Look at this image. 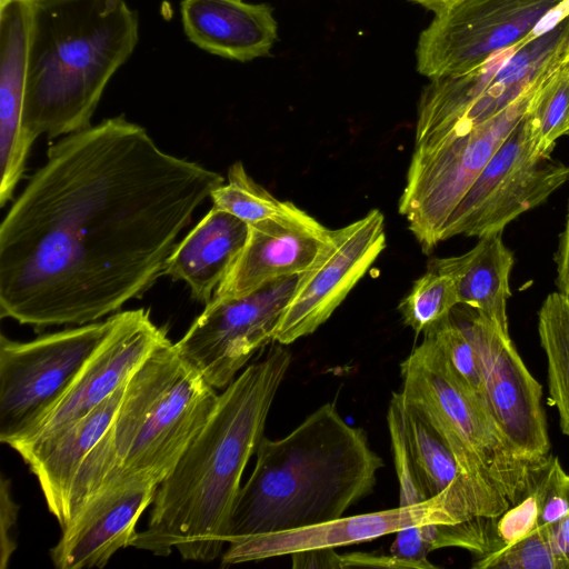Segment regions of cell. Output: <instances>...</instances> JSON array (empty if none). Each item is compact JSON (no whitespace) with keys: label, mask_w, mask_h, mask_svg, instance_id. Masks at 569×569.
I'll return each mask as SVG.
<instances>
[{"label":"cell","mask_w":569,"mask_h":569,"mask_svg":"<svg viewBox=\"0 0 569 569\" xmlns=\"http://www.w3.org/2000/svg\"><path fill=\"white\" fill-rule=\"evenodd\" d=\"M224 179L123 116L66 134L0 224V316L82 326L140 298Z\"/></svg>","instance_id":"6da1fadb"},{"label":"cell","mask_w":569,"mask_h":569,"mask_svg":"<svg viewBox=\"0 0 569 569\" xmlns=\"http://www.w3.org/2000/svg\"><path fill=\"white\" fill-rule=\"evenodd\" d=\"M290 363V352L279 343L224 388L206 425L159 485L147 527L134 535L131 547L156 556L177 549L192 561L220 556L243 470L263 438Z\"/></svg>","instance_id":"7a4b0ae2"},{"label":"cell","mask_w":569,"mask_h":569,"mask_svg":"<svg viewBox=\"0 0 569 569\" xmlns=\"http://www.w3.org/2000/svg\"><path fill=\"white\" fill-rule=\"evenodd\" d=\"M382 467L367 432L327 402L283 438L261 439L226 542L339 518L372 492Z\"/></svg>","instance_id":"3957f363"},{"label":"cell","mask_w":569,"mask_h":569,"mask_svg":"<svg viewBox=\"0 0 569 569\" xmlns=\"http://www.w3.org/2000/svg\"><path fill=\"white\" fill-rule=\"evenodd\" d=\"M218 397L174 343L154 349L127 380L112 422L80 465L68 522L98 492L132 482L159 486L210 418Z\"/></svg>","instance_id":"277c9868"},{"label":"cell","mask_w":569,"mask_h":569,"mask_svg":"<svg viewBox=\"0 0 569 569\" xmlns=\"http://www.w3.org/2000/svg\"><path fill=\"white\" fill-rule=\"evenodd\" d=\"M23 124L29 138L91 126L107 84L138 43L123 0H34Z\"/></svg>","instance_id":"5b68a950"},{"label":"cell","mask_w":569,"mask_h":569,"mask_svg":"<svg viewBox=\"0 0 569 569\" xmlns=\"http://www.w3.org/2000/svg\"><path fill=\"white\" fill-rule=\"evenodd\" d=\"M402 397L430 422L478 489L510 506L522 499L546 463L522 457L462 387L430 333L400 363Z\"/></svg>","instance_id":"8992f818"},{"label":"cell","mask_w":569,"mask_h":569,"mask_svg":"<svg viewBox=\"0 0 569 569\" xmlns=\"http://www.w3.org/2000/svg\"><path fill=\"white\" fill-rule=\"evenodd\" d=\"M552 74L492 119L415 148L398 209L426 253L440 242L452 211Z\"/></svg>","instance_id":"52a82bcc"},{"label":"cell","mask_w":569,"mask_h":569,"mask_svg":"<svg viewBox=\"0 0 569 569\" xmlns=\"http://www.w3.org/2000/svg\"><path fill=\"white\" fill-rule=\"evenodd\" d=\"M104 321L31 341L0 338V440L9 445L68 390L111 327Z\"/></svg>","instance_id":"ba28073f"},{"label":"cell","mask_w":569,"mask_h":569,"mask_svg":"<svg viewBox=\"0 0 569 569\" xmlns=\"http://www.w3.org/2000/svg\"><path fill=\"white\" fill-rule=\"evenodd\" d=\"M526 116L452 211L440 241L459 234L481 238L502 232L569 181L568 166L551 156L535 153Z\"/></svg>","instance_id":"9c48e42d"},{"label":"cell","mask_w":569,"mask_h":569,"mask_svg":"<svg viewBox=\"0 0 569 569\" xmlns=\"http://www.w3.org/2000/svg\"><path fill=\"white\" fill-rule=\"evenodd\" d=\"M300 274L274 280L238 298H214L174 343L214 389L226 388L273 333Z\"/></svg>","instance_id":"30bf717a"},{"label":"cell","mask_w":569,"mask_h":569,"mask_svg":"<svg viewBox=\"0 0 569 569\" xmlns=\"http://www.w3.org/2000/svg\"><path fill=\"white\" fill-rule=\"evenodd\" d=\"M563 0H459L435 13L417 46L430 80L463 74L527 36Z\"/></svg>","instance_id":"8fae6325"},{"label":"cell","mask_w":569,"mask_h":569,"mask_svg":"<svg viewBox=\"0 0 569 569\" xmlns=\"http://www.w3.org/2000/svg\"><path fill=\"white\" fill-rule=\"evenodd\" d=\"M450 315L476 348L489 417L522 457L545 461L550 455V441L541 402L542 388L529 372L510 336L465 305H457Z\"/></svg>","instance_id":"7c38bea8"},{"label":"cell","mask_w":569,"mask_h":569,"mask_svg":"<svg viewBox=\"0 0 569 569\" xmlns=\"http://www.w3.org/2000/svg\"><path fill=\"white\" fill-rule=\"evenodd\" d=\"M387 246L385 217L378 209L331 237L300 279L277 323L273 342L287 346L323 325Z\"/></svg>","instance_id":"4fadbf2b"},{"label":"cell","mask_w":569,"mask_h":569,"mask_svg":"<svg viewBox=\"0 0 569 569\" xmlns=\"http://www.w3.org/2000/svg\"><path fill=\"white\" fill-rule=\"evenodd\" d=\"M102 341L62 397L8 446L21 453L91 412L109 398L159 346L167 329L140 308L113 313Z\"/></svg>","instance_id":"5bb4252c"},{"label":"cell","mask_w":569,"mask_h":569,"mask_svg":"<svg viewBox=\"0 0 569 569\" xmlns=\"http://www.w3.org/2000/svg\"><path fill=\"white\" fill-rule=\"evenodd\" d=\"M461 522L450 511L448 496L425 502L355 516H341L308 527L234 539L222 555L223 565L259 561L316 548L367 542L412 526Z\"/></svg>","instance_id":"9a60e30c"},{"label":"cell","mask_w":569,"mask_h":569,"mask_svg":"<svg viewBox=\"0 0 569 569\" xmlns=\"http://www.w3.org/2000/svg\"><path fill=\"white\" fill-rule=\"evenodd\" d=\"M248 226L247 241L214 298L247 296L274 280L303 273L332 231L291 201L279 214Z\"/></svg>","instance_id":"2e32d148"},{"label":"cell","mask_w":569,"mask_h":569,"mask_svg":"<svg viewBox=\"0 0 569 569\" xmlns=\"http://www.w3.org/2000/svg\"><path fill=\"white\" fill-rule=\"evenodd\" d=\"M158 485L132 482L96 493L61 529L50 556L59 569L103 568L130 546L138 519L153 502Z\"/></svg>","instance_id":"e0dca14e"},{"label":"cell","mask_w":569,"mask_h":569,"mask_svg":"<svg viewBox=\"0 0 569 569\" xmlns=\"http://www.w3.org/2000/svg\"><path fill=\"white\" fill-rule=\"evenodd\" d=\"M32 7L24 0L0 6V204L11 200L33 141L23 124Z\"/></svg>","instance_id":"ac0fdd59"},{"label":"cell","mask_w":569,"mask_h":569,"mask_svg":"<svg viewBox=\"0 0 569 569\" xmlns=\"http://www.w3.org/2000/svg\"><path fill=\"white\" fill-rule=\"evenodd\" d=\"M405 438L420 482L428 496H448L449 507L459 521L497 518L510 507L478 489L462 473L453 453L422 413L401 392H393Z\"/></svg>","instance_id":"d6986e66"},{"label":"cell","mask_w":569,"mask_h":569,"mask_svg":"<svg viewBox=\"0 0 569 569\" xmlns=\"http://www.w3.org/2000/svg\"><path fill=\"white\" fill-rule=\"evenodd\" d=\"M187 38L198 48L226 59L250 61L267 56L278 36L272 9L243 0H182Z\"/></svg>","instance_id":"ffe728a7"},{"label":"cell","mask_w":569,"mask_h":569,"mask_svg":"<svg viewBox=\"0 0 569 569\" xmlns=\"http://www.w3.org/2000/svg\"><path fill=\"white\" fill-rule=\"evenodd\" d=\"M127 381L81 419L26 449L21 458L38 479L49 511L63 529L77 471L113 420Z\"/></svg>","instance_id":"44dd1931"},{"label":"cell","mask_w":569,"mask_h":569,"mask_svg":"<svg viewBox=\"0 0 569 569\" xmlns=\"http://www.w3.org/2000/svg\"><path fill=\"white\" fill-rule=\"evenodd\" d=\"M248 231L247 222L212 207L176 246L166 261L163 274L186 282L194 300L209 303L242 250Z\"/></svg>","instance_id":"7402d4cb"},{"label":"cell","mask_w":569,"mask_h":569,"mask_svg":"<svg viewBox=\"0 0 569 569\" xmlns=\"http://www.w3.org/2000/svg\"><path fill=\"white\" fill-rule=\"evenodd\" d=\"M501 234L479 238L472 249L460 256L433 258L427 269L448 276L455 283L459 305L477 310L509 336L507 303L515 256Z\"/></svg>","instance_id":"603a6c76"},{"label":"cell","mask_w":569,"mask_h":569,"mask_svg":"<svg viewBox=\"0 0 569 569\" xmlns=\"http://www.w3.org/2000/svg\"><path fill=\"white\" fill-rule=\"evenodd\" d=\"M538 333L547 359L548 390L561 431L569 437V297L547 296L538 312Z\"/></svg>","instance_id":"cb8c5ba5"},{"label":"cell","mask_w":569,"mask_h":569,"mask_svg":"<svg viewBox=\"0 0 569 569\" xmlns=\"http://www.w3.org/2000/svg\"><path fill=\"white\" fill-rule=\"evenodd\" d=\"M569 118V73L561 66L538 91L526 120L531 146L538 156H551L556 141L565 136Z\"/></svg>","instance_id":"d4e9b609"},{"label":"cell","mask_w":569,"mask_h":569,"mask_svg":"<svg viewBox=\"0 0 569 569\" xmlns=\"http://www.w3.org/2000/svg\"><path fill=\"white\" fill-rule=\"evenodd\" d=\"M457 305L459 299L453 281L427 269L401 299L398 311L407 327L416 335H425L448 318Z\"/></svg>","instance_id":"484cf974"},{"label":"cell","mask_w":569,"mask_h":569,"mask_svg":"<svg viewBox=\"0 0 569 569\" xmlns=\"http://www.w3.org/2000/svg\"><path fill=\"white\" fill-rule=\"evenodd\" d=\"M227 180V183L211 192L213 207L236 216L248 224L279 214L289 203L278 200L257 183L247 173L241 161L229 167Z\"/></svg>","instance_id":"4316f807"},{"label":"cell","mask_w":569,"mask_h":569,"mask_svg":"<svg viewBox=\"0 0 569 569\" xmlns=\"http://www.w3.org/2000/svg\"><path fill=\"white\" fill-rule=\"evenodd\" d=\"M426 333L435 338L455 377L486 410L478 355L462 328L450 315Z\"/></svg>","instance_id":"83f0119b"},{"label":"cell","mask_w":569,"mask_h":569,"mask_svg":"<svg viewBox=\"0 0 569 569\" xmlns=\"http://www.w3.org/2000/svg\"><path fill=\"white\" fill-rule=\"evenodd\" d=\"M475 569H560L547 528H537L521 540L475 559Z\"/></svg>","instance_id":"f1b7e54d"},{"label":"cell","mask_w":569,"mask_h":569,"mask_svg":"<svg viewBox=\"0 0 569 569\" xmlns=\"http://www.w3.org/2000/svg\"><path fill=\"white\" fill-rule=\"evenodd\" d=\"M539 515L540 476L522 499L492 519L491 547L488 553L506 548L533 532L539 528Z\"/></svg>","instance_id":"f546056e"},{"label":"cell","mask_w":569,"mask_h":569,"mask_svg":"<svg viewBox=\"0 0 569 569\" xmlns=\"http://www.w3.org/2000/svg\"><path fill=\"white\" fill-rule=\"evenodd\" d=\"M387 423L396 475L399 483V506H411L427 501L429 498L420 482L402 428L400 410L393 395L391 396Z\"/></svg>","instance_id":"4dcf8cb0"},{"label":"cell","mask_w":569,"mask_h":569,"mask_svg":"<svg viewBox=\"0 0 569 569\" xmlns=\"http://www.w3.org/2000/svg\"><path fill=\"white\" fill-rule=\"evenodd\" d=\"M569 512V473L558 457L548 456L540 475L539 527L550 528Z\"/></svg>","instance_id":"1f68e13d"},{"label":"cell","mask_w":569,"mask_h":569,"mask_svg":"<svg viewBox=\"0 0 569 569\" xmlns=\"http://www.w3.org/2000/svg\"><path fill=\"white\" fill-rule=\"evenodd\" d=\"M0 517H1V537H0V562L1 568L6 569L11 555L14 552L17 545L12 538V530L17 523L19 506L13 501L10 491V481L2 477L1 495H0Z\"/></svg>","instance_id":"d6a6232c"},{"label":"cell","mask_w":569,"mask_h":569,"mask_svg":"<svg viewBox=\"0 0 569 569\" xmlns=\"http://www.w3.org/2000/svg\"><path fill=\"white\" fill-rule=\"evenodd\" d=\"M342 567H370L390 569H426L423 565L390 555L372 552H348L341 555Z\"/></svg>","instance_id":"836d02e7"},{"label":"cell","mask_w":569,"mask_h":569,"mask_svg":"<svg viewBox=\"0 0 569 569\" xmlns=\"http://www.w3.org/2000/svg\"><path fill=\"white\" fill-rule=\"evenodd\" d=\"M295 569H343L341 555L335 548H316L290 555Z\"/></svg>","instance_id":"e575fe53"},{"label":"cell","mask_w":569,"mask_h":569,"mask_svg":"<svg viewBox=\"0 0 569 569\" xmlns=\"http://www.w3.org/2000/svg\"><path fill=\"white\" fill-rule=\"evenodd\" d=\"M555 261L557 267L556 284L558 291L569 297V202L565 227L559 234Z\"/></svg>","instance_id":"d590c367"},{"label":"cell","mask_w":569,"mask_h":569,"mask_svg":"<svg viewBox=\"0 0 569 569\" xmlns=\"http://www.w3.org/2000/svg\"><path fill=\"white\" fill-rule=\"evenodd\" d=\"M547 529L560 569H569V512L561 521Z\"/></svg>","instance_id":"8d00e7d4"},{"label":"cell","mask_w":569,"mask_h":569,"mask_svg":"<svg viewBox=\"0 0 569 569\" xmlns=\"http://www.w3.org/2000/svg\"><path fill=\"white\" fill-rule=\"evenodd\" d=\"M435 13L442 11L459 0H413Z\"/></svg>","instance_id":"74e56055"},{"label":"cell","mask_w":569,"mask_h":569,"mask_svg":"<svg viewBox=\"0 0 569 569\" xmlns=\"http://www.w3.org/2000/svg\"><path fill=\"white\" fill-rule=\"evenodd\" d=\"M562 67L568 71L569 73V41H568V44H567V48H566V51H565V56L562 58ZM569 129V118H568V127H567V130ZM566 130V131H567ZM566 133V132H565Z\"/></svg>","instance_id":"f35d334b"},{"label":"cell","mask_w":569,"mask_h":569,"mask_svg":"<svg viewBox=\"0 0 569 569\" xmlns=\"http://www.w3.org/2000/svg\"><path fill=\"white\" fill-rule=\"evenodd\" d=\"M9 1H11V0H0V6H3V4H6ZM24 1L32 2L34 0H24Z\"/></svg>","instance_id":"ab89813d"},{"label":"cell","mask_w":569,"mask_h":569,"mask_svg":"<svg viewBox=\"0 0 569 569\" xmlns=\"http://www.w3.org/2000/svg\"><path fill=\"white\" fill-rule=\"evenodd\" d=\"M565 136H568V137H569V129L566 131Z\"/></svg>","instance_id":"60d3db41"}]
</instances>
